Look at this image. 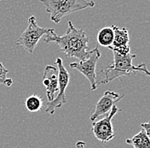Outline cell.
Here are the masks:
<instances>
[{
    "label": "cell",
    "instance_id": "cell-2",
    "mask_svg": "<svg viewBox=\"0 0 150 148\" xmlns=\"http://www.w3.org/2000/svg\"><path fill=\"white\" fill-rule=\"evenodd\" d=\"M112 54L113 61L112 63L96 73V84L97 88L115 78L130 76L137 73H142L147 76L150 75L146 64L142 63L137 66L132 64V61L136 58V55H131V53L128 55H120L115 51H112Z\"/></svg>",
    "mask_w": 150,
    "mask_h": 148
},
{
    "label": "cell",
    "instance_id": "cell-6",
    "mask_svg": "<svg viewBox=\"0 0 150 148\" xmlns=\"http://www.w3.org/2000/svg\"><path fill=\"white\" fill-rule=\"evenodd\" d=\"M101 57V53L98 47L94 48L92 50H89L87 58L79 62H73L70 64L72 69H76L80 73L89 80L91 83V90L93 91L97 89L96 84V67L99 58Z\"/></svg>",
    "mask_w": 150,
    "mask_h": 148
},
{
    "label": "cell",
    "instance_id": "cell-17",
    "mask_svg": "<svg viewBox=\"0 0 150 148\" xmlns=\"http://www.w3.org/2000/svg\"><path fill=\"white\" fill-rule=\"evenodd\" d=\"M13 83V80L11 79V78H6V80H5V82H4V85H6V86H11V84Z\"/></svg>",
    "mask_w": 150,
    "mask_h": 148
},
{
    "label": "cell",
    "instance_id": "cell-1",
    "mask_svg": "<svg viewBox=\"0 0 150 148\" xmlns=\"http://www.w3.org/2000/svg\"><path fill=\"white\" fill-rule=\"evenodd\" d=\"M45 43H55L59 45L61 51L70 58H77L80 61L87 58L89 53L90 37L82 29H78L73 25L72 21H68V28L62 36L57 35L53 29L46 34Z\"/></svg>",
    "mask_w": 150,
    "mask_h": 148
},
{
    "label": "cell",
    "instance_id": "cell-12",
    "mask_svg": "<svg viewBox=\"0 0 150 148\" xmlns=\"http://www.w3.org/2000/svg\"><path fill=\"white\" fill-rule=\"evenodd\" d=\"M114 37L113 32V25L110 27H105L102 28L97 33V42L98 44L103 47H110L112 45Z\"/></svg>",
    "mask_w": 150,
    "mask_h": 148
},
{
    "label": "cell",
    "instance_id": "cell-14",
    "mask_svg": "<svg viewBox=\"0 0 150 148\" xmlns=\"http://www.w3.org/2000/svg\"><path fill=\"white\" fill-rule=\"evenodd\" d=\"M8 73H9V71L0 62V83L4 84V82L7 78Z\"/></svg>",
    "mask_w": 150,
    "mask_h": 148
},
{
    "label": "cell",
    "instance_id": "cell-11",
    "mask_svg": "<svg viewBox=\"0 0 150 148\" xmlns=\"http://www.w3.org/2000/svg\"><path fill=\"white\" fill-rule=\"evenodd\" d=\"M125 142L134 148H150L149 136L142 130L131 139H126Z\"/></svg>",
    "mask_w": 150,
    "mask_h": 148
},
{
    "label": "cell",
    "instance_id": "cell-4",
    "mask_svg": "<svg viewBox=\"0 0 150 148\" xmlns=\"http://www.w3.org/2000/svg\"><path fill=\"white\" fill-rule=\"evenodd\" d=\"M52 30L53 28L38 27L36 22V17L32 16L28 19V27L16 40V44L22 47L29 54H32L41 37L48 34Z\"/></svg>",
    "mask_w": 150,
    "mask_h": 148
},
{
    "label": "cell",
    "instance_id": "cell-10",
    "mask_svg": "<svg viewBox=\"0 0 150 148\" xmlns=\"http://www.w3.org/2000/svg\"><path fill=\"white\" fill-rule=\"evenodd\" d=\"M43 84L46 89V95L49 102L55 99L58 91V70L53 66H47L43 75Z\"/></svg>",
    "mask_w": 150,
    "mask_h": 148
},
{
    "label": "cell",
    "instance_id": "cell-15",
    "mask_svg": "<svg viewBox=\"0 0 150 148\" xmlns=\"http://www.w3.org/2000/svg\"><path fill=\"white\" fill-rule=\"evenodd\" d=\"M141 127H142V130H143L145 131V133L150 136V123L149 122L147 123H142L141 124Z\"/></svg>",
    "mask_w": 150,
    "mask_h": 148
},
{
    "label": "cell",
    "instance_id": "cell-13",
    "mask_svg": "<svg viewBox=\"0 0 150 148\" xmlns=\"http://www.w3.org/2000/svg\"><path fill=\"white\" fill-rule=\"evenodd\" d=\"M25 107L30 112H37L43 107V99L37 94L28 96L25 101Z\"/></svg>",
    "mask_w": 150,
    "mask_h": 148
},
{
    "label": "cell",
    "instance_id": "cell-8",
    "mask_svg": "<svg viewBox=\"0 0 150 148\" xmlns=\"http://www.w3.org/2000/svg\"><path fill=\"white\" fill-rule=\"evenodd\" d=\"M124 96V94L120 95L118 93L113 92L111 90H107L96 103L95 111L90 118L91 121L94 122L103 115L108 114L112 106H115V104L120 101Z\"/></svg>",
    "mask_w": 150,
    "mask_h": 148
},
{
    "label": "cell",
    "instance_id": "cell-3",
    "mask_svg": "<svg viewBox=\"0 0 150 148\" xmlns=\"http://www.w3.org/2000/svg\"><path fill=\"white\" fill-rule=\"evenodd\" d=\"M40 2L50 14V20L56 24L67 15L95 6L93 1L87 0H40Z\"/></svg>",
    "mask_w": 150,
    "mask_h": 148
},
{
    "label": "cell",
    "instance_id": "cell-16",
    "mask_svg": "<svg viewBox=\"0 0 150 148\" xmlns=\"http://www.w3.org/2000/svg\"><path fill=\"white\" fill-rule=\"evenodd\" d=\"M76 148H85V143L84 141H78L76 143Z\"/></svg>",
    "mask_w": 150,
    "mask_h": 148
},
{
    "label": "cell",
    "instance_id": "cell-5",
    "mask_svg": "<svg viewBox=\"0 0 150 148\" xmlns=\"http://www.w3.org/2000/svg\"><path fill=\"white\" fill-rule=\"evenodd\" d=\"M56 64L58 70V94L52 101L47 103L45 109V112L50 115L54 114L56 109L62 107L67 101V97L65 92L70 80V74L63 66L62 60L61 58H56Z\"/></svg>",
    "mask_w": 150,
    "mask_h": 148
},
{
    "label": "cell",
    "instance_id": "cell-9",
    "mask_svg": "<svg viewBox=\"0 0 150 148\" xmlns=\"http://www.w3.org/2000/svg\"><path fill=\"white\" fill-rule=\"evenodd\" d=\"M114 37L112 45L108 47L112 51H115L120 55L130 54L131 48L129 46V32L127 28H120L119 27L113 26Z\"/></svg>",
    "mask_w": 150,
    "mask_h": 148
},
{
    "label": "cell",
    "instance_id": "cell-7",
    "mask_svg": "<svg viewBox=\"0 0 150 148\" xmlns=\"http://www.w3.org/2000/svg\"><path fill=\"white\" fill-rule=\"evenodd\" d=\"M120 111L121 110L119 109L115 105L112 106L111 111H109V113L106 117L99 120L94 121L91 130L93 132L94 136L98 140H100L103 143H105L114 138L115 134L113 132L112 119L116 115V113Z\"/></svg>",
    "mask_w": 150,
    "mask_h": 148
}]
</instances>
